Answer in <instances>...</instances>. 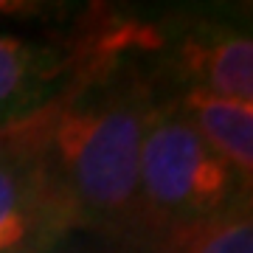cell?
<instances>
[{
  "mask_svg": "<svg viewBox=\"0 0 253 253\" xmlns=\"http://www.w3.org/2000/svg\"><path fill=\"white\" fill-rule=\"evenodd\" d=\"M231 11H234L236 17H242L245 23H251V26H253V3H239V6H231Z\"/></svg>",
  "mask_w": 253,
  "mask_h": 253,
  "instance_id": "obj_9",
  "label": "cell"
},
{
  "mask_svg": "<svg viewBox=\"0 0 253 253\" xmlns=\"http://www.w3.org/2000/svg\"><path fill=\"white\" fill-rule=\"evenodd\" d=\"M101 42L144 65L163 99L203 93L253 104V26L222 11H169L138 17L107 11Z\"/></svg>",
  "mask_w": 253,
  "mask_h": 253,
  "instance_id": "obj_2",
  "label": "cell"
},
{
  "mask_svg": "<svg viewBox=\"0 0 253 253\" xmlns=\"http://www.w3.org/2000/svg\"><path fill=\"white\" fill-rule=\"evenodd\" d=\"M253 208V194L236 169L211 146L174 99H161L141 146L138 245Z\"/></svg>",
  "mask_w": 253,
  "mask_h": 253,
  "instance_id": "obj_3",
  "label": "cell"
},
{
  "mask_svg": "<svg viewBox=\"0 0 253 253\" xmlns=\"http://www.w3.org/2000/svg\"><path fill=\"white\" fill-rule=\"evenodd\" d=\"M161 99L135 56L101 54L87 42V62L71 84L14 126L73 231L138 245L141 146Z\"/></svg>",
  "mask_w": 253,
  "mask_h": 253,
  "instance_id": "obj_1",
  "label": "cell"
},
{
  "mask_svg": "<svg viewBox=\"0 0 253 253\" xmlns=\"http://www.w3.org/2000/svg\"><path fill=\"white\" fill-rule=\"evenodd\" d=\"M73 231L31 146L0 132V253H42Z\"/></svg>",
  "mask_w": 253,
  "mask_h": 253,
  "instance_id": "obj_5",
  "label": "cell"
},
{
  "mask_svg": "<svg viewBox=\"0 0 253 253\" xmlns=\"http://www.w3.org/2000/svg\"><path fill=\"white\" fill-rule=\"evenodd\" d=\"M149 253H253V208L174 234Z\"/></svg>",
  "mask_w": 253,
  "mask_h": 253,
  "instance_id": "obj_7",
  "label": "cell"
},
{
  "mask_svg": "<svg viewBox=\"0 0 253 253\" xmlns=\"http://www.w3.org/2000/svg\"><path fill=\"white\" fill-rule=\"evenodd\" d=\"M211 146L236 169L253 194V104L214 99L203 93L172 96Z\"/></svg>",
  "mask_w": 253,
  "mask_h": 253,
  "instance_id": "obj_6",
  "label": "cell"
},
{
  "mask_svg": "<svg viewBox=\"0 0 253 253\" xmlns=\"http://www.w3.org/2000/svg\"><path fill=\"white\" fill-rule=\"evenodd\" d=\"M84 62L87 42L79 28L48 40L0 31V132L45 110Z\"/></svg>",
  "mask_w": 253,
  "mask_h": 253,
  "instance_id": "obj_4",
  "label": "cell"
},
{
  "mask_svg": "<svg viewBox=\"0 0 253 253\" xmlns=\"http://www.w3.org/2000/svg\"><path fill=\"white\" fill-rule=\"evenodd\" d=\"M42 253H149V251H144L141 245L99 236L90 234V231H68L62 239H56Z\"/></svg>",
  "mask_w": 253,
  "mask_h": 253,
  "instance_id": "obj_8",
  "label": "cell"
}]
</instances>
